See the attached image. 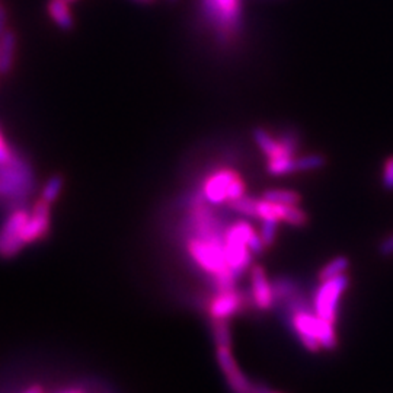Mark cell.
<instances>
[{
	"instance_id": "8fae6325",
	"label": "cell",
	"mask_w": 393,
	"mask_h": 393,
	"mask_svg": "<svg viewBox=\"0 0 393 393\" xmlns=\"http://www.w3.org/2000/svg\"><path fill=\"white\" fill-rule=\"evenodd\" d=\"M251 281H252V302L259 310H270L276 304L273 285L268 280L264 266L255 264L251 268Z\"/></svg>"
},
{
	"instance_id": "ffe728a7",
	"label": "cell",
	"mask_w": 393,
	"mask_h": 393,
	"mask_svg": "<svg viewBox=\"0 0 393 393\" xmlns=\"http://www.w3.org/2000/svg\"><path fill=\"white\" fill-rule=\"evenodd\" d=\"M63 183H65V178L61 175L51 176L47 181V183L44 185L43 193H41V200L47 201L49 204L54 202L58 198V195L61 193V188H63Z\"/></svg>"
},
{
	"instance_id": "7a4b0ae2",
	"label": "cell",
	"mask_w": 393,
	"mask_h": 393,
	"mask_svg": "<svg viewBox=\"0 0 393 393\" xmlns=\"http://www.w3.org/2000/svg\"><path fill=\"white\" fill-rule=\"evenodd\" d=\"M224 235L210 238L191 236L187 242V250L194 262L213 278L226 273H233L229 268V262H227L226 257Z\"/></svg>"
},
{
	"instance_id": "e0dca14e",
	"label": "cell",
	"mask_w": 393,
	"mask_h": 393,
	"mask_svg": "<svg viewBox=\"0 0 393 393\" xmlns=\"http://www.w3.org/2000/svg\"><path fill=\"white\" fill-rule=\"evenodd\" d=\"M348 268H349V259L347 257H344V255L337 257L333 261H329L322 268V270L318 274V278H319L321 283L326 281V280H330V278L338 277L341 274H345L348 271Z\"/></svg>"
},
{
	"instance_id": "ba28073f",
	"label": "cell",
	"mask_w": 393,
	"mask_h": 393,
	"mask_svg": "<svg viewBox=\"0 0 393 393\" xmlns=\"http://www.w3.org/2000/svg\"><path fill=\"white\" fill-rule=\"evenodd\" d=\"M217 363L233 393H252L254 385L247 380L236 364L231 347H217Z\"/></svg>"
},
{
	"instance_id": "277c9868",
	"label": "cell",
	"mask_w": 393,
	"mask_h": 393,
	"mask_svg": "<svg viewBox=\"0 0 393 393\" xmlns=\"http://www.w3.org/2000/svg\"><path fill=\"white\" fill-rule=\"evenodd\" d=\"M348 285L349 277L347 276V273L322 281L314 299L315 314L328 322L335 323L338 315V303Z\"/></svg>"
},
{
	"instance_id": "52a82bcc",
	"label": "cell",
	"mask_w": 393,
	"mask_h": 393,
	"mask_svg": "<svg viewBox=\"0 0 393 393\" xmlns=\"http://www.w3.org/2000/svg\"><path fill=\"white\" fill-rule=\"evenodd\" d=\"M246 300L247 296L245 293L236 292V288L229 292H217V295L209 302L207 310H209L212 319L229 321L246 307Z\"/></svg>"
},
{
	"instance_id": "30bf717a",
	"label": "cell",
	"mask_w": 393,
	"mask_h": 393,
	"mask_svg": "<svg viewBox=\"0 0 393 393\" xmlns=\"http://www.w3.org/2000/svg\"><path fill=\"white\" fill-rule=\"evenodd\" d=\"M49 227H50V204L44 200H39L35 204L31 217L24 226V229L20 231V239H22L25 243H28L35 239L43 238L49 232Z\"/></svg>"
},
{
	"instance_id": "3957f363",
	"label": "cell",
	"mask_w": 393,
	"mask_h": 393,
	"mask_svg": "<svg viewBox=\"0 0 393 393\" xmlns=\"http://www.w3.org/2000/svg\"><path fill=\"white\" fill-rule=\"evenodd\" d=\"M246 187L242 178L229 169H221L210 175L204 182L202 194L207 202L219 205L231 202L245 195Z\"/></svg>"
},
{
	"instance_id": "603a6c76",
	"label": "cell",
	"mask_w": 393,
	"mask_h": 393,
	"mask_svg": "<svg viewBox=\"0 0 393 393\" xmlns=\"http://www.w3.org/2000/svg\"><path fill=\"white\" fill-rule=\"evenodd\" d=\"M297 163V171H312V169H319L325 167L326 159L322 155H306L302 157L296 159Z\"/></svg>"
},
{
	"instance_id": "d4e9b609",
	"label": "cell",
	"mask_w": 393,
	"mask_h": 393,
	"mask_svg": "<svg viewBox=\"0 0 393 393\" xmlns=\"http://www.w3.org/2000/svg\"><path fill=\"white\" fill-rule=\"evenodd\" d=\"M13 155H15V152L9 148V144H8L2 130H0V163L9 162L13 157Z\"/></svg>"
},
{
	"instance_id": "7402d4cb",
	"label": "cell",
	"mask_w": 393,
	"mask_h": 393,
	"mask_svg": "<svg viewBox=\"0 0 393 393\" xmlns=\"http://www.w3.org/2000/svg\"><path fill=\"white\" fill-rule=\"evenodd\" d=\"M278 220L274 219H262L261 220V239L266 247H270L276 242L277 236V227H278Z\"/></svg>"
},
{
	"instance_id": "8992f818",
	"label": "cell",
	"mask_w": 393,
	"mask_h": 393,
	"mask_svg": "<svg viewBox=\"0 0 393 393\" xmlns=\"http://www.w3.org/2000/svg\"><path fill=\"white\" fill-rule=\"evenodd\" d=\"M30 219V213L27 210H16L0 231V257L11 258L16 255L25 242L20 239V231L24 229Z\"/></svg>"
},
{
	"instance_id": "9a60e30c",
	"label": "cell",
	"mask_w": 393,
	"mask_h": 393,
	"mask_svg": "<svg viewBox=\"0 0 393 393\" xmlns=\"http://www.w3.org/2000/svg\"><path fill=\"white\" fill-rule=\"evenodd\" d=\"M273 285V293L276 302H283L287 303L288 300H292L293 297L299 296V285L287 277H277L271 283Z\"/></svg>"
},
{
	"instance_id": "f546056e",
	"label": "cell",
	"mask_w": 393,
	"mask_h": 393,
	"mask_svg": "<svg viewBox=\"0 0 393 393\" xmlns=\"http://www.w3.org/2000/svg\"><path fill=\"white\" fill-rule=\"evenodd\" d=\"M66 2H67V4H72V2H76V0H66Z\"/></svg>"
},
{
	"instance_id": "cb8c5ba5",
	"label": "cell",
	"mask_w": 393,
	"mask_h": 393,
	"mask_svg": "<svg viewBox=\"0 0 393 393\" xmlns=\"http://www.w3.org/2000/svg\"><path fill=\"white\" fill-rule=\"evenodd\" d=\"M383 187L387 191H393V156H389L383 168Z\"/></svg>"
},
{
	"instance_id": "2e32d148",
	"label": "cell",
	"mask_w": 393,
	"mask_h": 393,
	"mask_svg": "<svg viewBox=\"0 0 393 393\" xmlns=\"http://www.w3.org/2000/svg\"><path fill=\"white\" fill-rule=\"evenodd\" d=\"M266 171L276 176L288 175V174L297 172V163L295 156H281L276 159H268Z\"/></svg>"
},
{
	"instance_id": "4316f807",
	"label": "cell",
	"mask_w": 393,
	"mask_h": 393,
	"mask_svg": "<svg viewBox=\"0 0 393 393\" xmlns=\"http://www.w3.org/2000/svg\"><path fill=\"white\" fill-rule=\"evenodd\" d=\"M6 22H8V12L5 8L0 6V37L4 35L6 31Z\"/></svg>"
},
{
	"instance_id": "4dcf8cb0",
	"label": "cell",
	"mask_w": 393,
	"mask_h": 393,
	"mask_svg": "<svg viewBox=\"0 0 393 393\" xmlns=\"http://www.w3.org/2000/svg\"><path fill=\"white\" fill-rule=\"evenodd\" d=\"M143 2H150V0H143Z\"/></svg>"
},
{
	"instance_id": "4fadbf2b",
	"label": "cell",
	"mask_w": 393,
	"mask_h": 393,
	"mask_svg": "<svg viewBox=\"0 0 393 393\" xmlns=\"http://www.w3.org/2000/svg\"><path fill=\"white\" fill-rule=\"evenodd\" d=\"M47 12L54 24L63 31H70L75 27V20L69 4L66 0H49Z\"/></svg>"
},
{
	"instance_id": "5b68a950",
	"label": "cell",
	"mask_w": 393,
	"mask_h": 393,
	"mask_svg": "<svg viewBox=\"0 0 393 393\" xmlns=\"http://www.w3.org/2000/svg\"><path fill=\"white\" fill-rule=\"evenodd\" d=\"M31 182V167L16 153L9 162L0 163V195L2 197L28 194Z\"/></svg>"
},
{
	"instance_id": "d6986e66",
	"label": "cell",
	"mask_w": 393,
	"mask_h": 393,
	"mask_svg": "<svg viewBox=\"0 0 393 393\" xmlns=\"http://www.w3.org/2000/svg\"><path fill=\"white\" fill-rule=\"evenodd\" d=\"M213 335L217 347H231L232 345V335L229 322L226 319H212Z\"/></svg>"
},
{
	"instance_id": "83f0119b",
	"label": "cell",
	"mask_w": 393,
	"mask_h": 393,
	"mask_svg": "<svg viewBox=\"0 0 393 393\" xmlns=\"http://www.w3.org/2000/svg\"><path fill=\"white\" fill-rule=\"evenodd\" d=\"M25 393H43V389H41L39 386H32Z\"/></svg>"
},
{
	"instance_id": "6da1fadb",
	"label": "cell",
	"mask_w": 393,
	"mask_h": 393,
	"mask_svg": "<svg viewBox=\"0 0 393 393\" xmlns=\"http://www.w3.org/2000/svg\"><path fill=\"white\" fill-rule=\"evenodd\" d=\"M288 314H290L292 328L310 353H318L322 348L333 351L338 347L335 323L310 312L309 304L304 300H299L297 304L295 303L293 307L288 309Z\"/></svg>"
},
{
	"instance_id": "f1b7e54d",
	"label": "cell",
	"mask_w": 393,
	"mask_h": 393,
	"mask_svg": "<svg viewBox=\"0 0 393 393\" xmlns=\"http://www.w3.org/2000/svg\"><path fill=\"white\" fill-rule=\"evenodd\" d=\"M63 393H84V392L79 390V389H73V390H67V392H63Z\"/></svg>"
},
{
	"instance_id": "7c38bea8",
	"label": "cell",
	"mask_w": 393,
	"mask_h": 393,
	"mask_svg": "<svg viewBox=\"0 0 393 393\" xmlns=\"http://www.w3.org/2000/svg\"><path fill=\"white\" fill-rule=\"evenodd\" d=\"M205 5L219 18L220 25H236L239 18V0H205Z\"/></svg>"
},
{
	"instance_id": "484cf974",
	"label": "cell",
	"mask_w": 393,
	"mask_h": 393,
	"mask_svg": "<svg viewBox=\"0 0 393 393\" xmlns=\"http://www.w3.org/2000/svg\"><path fill=\"white\" fill-rule=\"evenodd\" d=\"M378 252L383 258L393 257V235L386 236L379 245H378Z\"/></svg>"
},
{
	"instance_id": "44dd1931",
	"label": "cell",
	"mask_w": 393,
	"mask_h": 393,
	"mask_svg": "<svg viewBox=\"0 0 393 393\" xmlns=\"http://www.w3.org/2000/svg\"><path fill=\"white\" fill-rule=\"evenodd\" d=\"M257 202L258 200L243 195L235 201H231L229 205L232 210L245 217H257Z\"/></svg>"
},
{
	"instance_id": "5bb4252c",
	"label": "cell",
	"mask_w": 393,
	"mask_h": 393,
	"mask_svg": "<svg viewBox=\"0 0 393 393\" xmlns=\"http://www.w3.org/2000/svg\"><path fill=\"white\" fill-rule=\"evenodd\" d=\"M16 50V34L12 30H6L0 37V73L6 75L12 70Z\"/></svg>"
},
{
	"instance_id": "9c48e42d",
	"label": "cell",
	"mask_w": 393,
	"mask_h": 393,
	"mask_svg": "<svg viewBox=\"0 0 393 393\" xmlns=\"http://www.w3.org/2000/svg\"><path fill=\"white\" fill-rule=\"evenodd\" d=\"M254 138L259 149L266 155L268 159H276L281 156H295L297 150V141L293 136H287L281 140H274L268 131L262 129H255Z\"/></svg>"
},
{
	"instance_id": "ac0fdd59",
	"label": "cell",
	"mask_w": 393,
	"mask_h": 393,
	"mask_svg": "<svg viewBox=\"0 0 393 393\" xmlns=\"http://www.w3.org/2000/svg\"><path fill=\"white\" fill-rule=\"evenodd\" d=\"M264 200L281 205H299L302 197L292 190H268L264 193Z\"/></svg>"
}]
</instances>
